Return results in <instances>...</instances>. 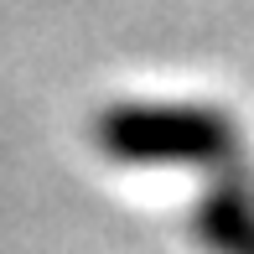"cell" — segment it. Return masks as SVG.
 <instances>
[{"instance_id": "1", "label": "cell", "mask_w": 254, "mask_h": 254, "mask_svg": "<svg viewBox=\"0 0 254 254\" xmlns=\"http://www.w3.org/2000/svg\"><path fill=\"white\" fill-rule=\"evenodd\" d=\"M94 145L125 166H228L244 156L239 120L202 104H109L94 114Z\"/></svg>"}, {"instance_id": "2", "label": "cell", "mask_w": 254, "mask_h": 254, "mask_svg": "<svg viewBox=\"0 0 254 254\" xmlns=\"http://www.w3.org/2000/svg\"><path fill=\"white\" fill-rule=\"evenodd\" d=\"M192 228L213 254H254V171L244 156L213 166L202 197L192 202Z\"/></svg>"}]
</instances>
